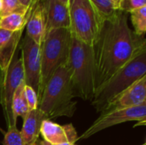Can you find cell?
Returning <instances> with one entry per match:
<instances>
[{"mask_svg":"<svg viewBox=\"0 0 146 145\" xmlns=\"http://www.w3.org/2000/svg\"><path fill=\"white\" fill-rule=\"evenodd\" d=\"M18 54L5 68L0 70V105L8 128L16 126L12 114V99L17 88L25 83L22 60Z\"/></svg>","mask_w":146,"mask_h":145,"instance_id":"obj_7","label":"cell"},{"mask_svg":"<svg viewBox=\"0 0 146 145\" xmlns=\"http://www.w3.org/2000/svg\"><path fill=\"white\" fill-rule=\"evenodd\" d=\"M28 13H12L5 16H0V28L15 32L22 31L26 26Z\"/></svg>","mask_w":146,"mask_h":145,"instance_id":"obj_15","label":"cell"},{"mask_svg":"<svg viewBox=\"0 0 146 145\" xmlns=\"http://www.w3.org/2000/svg\"><path fill=\"white\" fill-rule=\"evenodd\" d=\"M145 75L146 48H145L95 92L91 100L92 105L98 112L102 113L112 100Z\"/></svg>","mask_w":146,"mask_h":145,"instance_id":"obj_4","label":"cell"},{"mask_svg":"<svg viewBox=\"0 0 146 145\" xmlns=\"http://www.w3.org/2000/svg\"><path fill=\"white\" fill-rule=\"evenodd\" d=\"M112 1H113V3H115V7L117 8V9L119 10V5H120V3H121V0H112Z\"/></svg>","mask_w":146,"mask_h":145,"instance_id":"obj_26","label":"cell"},{"mask_svg":"<svg viewBox=\"0 0 146 145\" xmlns=\"http://www.w3.org/2000/svg\"><path fill=\"white\" fill-rule=\"evenodd\" d=\"M131 14V21L133 26V32L139 35L144 37L146 32V6L135 9Z\"/></svg>","mask_w":146,"mask_h":145,"instance_id":"obj_17","label":"cell"},{"mask_svg":"<svg viewBox=\"0 0 146 145\" xmlns=\"http://www.w3.org/2000/svg\"><path fill=\"white\" fill-rule=\"evenodd\" d=\"M71 32L68 28H56L46 32L41 44V75L38 99L56 69L67 63L71 45Z\"/></svg>","mask_w":146,"mask_h":145,"instance_id":"obj_5","label":"cell"},{"mask_svg":"<svg viewBox=\"0 0 146 145\" xmlns=\"http://www.w3.org/2000/svg\"><path fill=\"white\" fill-rule=\"evenodd\" d=\"M15 32L0 28V53L6 48L11 41Z\"/></svg>","mask_w":146,"mask_h":145,"instance_id":"obj_23","label":"cell"},{"mask_svg":"<svg viewBox=\"0 0 146 145\" xmlns=\"http://www.w3.org/2000/svg\"><path fill=\"white\" fill-rule=\"evenodd\" d=\"M20 48L21 50V57L24 70L25 85L32 87L38 96L41 75V46L27 35H25Z\"/></svg>","mask_w":146,"mask_h":145,"instance_id":"obj_9","label":"cell"},{"mask_svg":"<svg viewBox=\"0 0 146 145\" xmlns=\"http://www.w3.org/2000/svg\"><path fill=\"white\" fill-rule=\"evenodd\" d=\"M67 65L75 97L92 100L95 94L93 47L72 36Z\"/></svg>","mask_w":146,"mask_h":145,"instance_id":"obj_3","label":"cell"},{"mask_svg":"<svg viewBox=\"0 0 146 145\" xmlns=\"http://www.w3.org/2000/svg\"><path fill=\"white\" fill-rule=\"evenodd\" d=\"M59 2H61L62 3H63V4H65V5H67L68 6V0H58Z\"/></svg>","mask_w":146,"mask_h":145,"instance_id":"obj_27","label":"cell"},{"mask_svg":"<svg viewBox=\"0 0 146 145\" xmlns=\"http://www.w3.org/2000/svg\"><path fill=\"white\" fill-rule=\"evenodd\" d=\"M25 83H22L15 91L12 99V114L13 119L17 123V118L21 117L24 119L29 112L27 103L24 93Z\"/></svg>","mask_w":146,"mask_h":145,"instance_id":"obj_16","label":"cell"},{"mask_svg":"<svg viewBox=\"0 0 146 145\" xmlns=\"http://www.w3.org/2000/svg\"><path fill=\"white\" fill-rule=\"evenodd\" d=\"M46 18V32L56 28L70 27L69 12L67 5L58 0H41Z\"/></svg>","mask_w":146,"mask_h":145,"instance_id":"obj_12","label":"cell"},{"mask_svg":"<svg viewBox=\"0 0 146 145\" xmlns=\"http://www.w3.org/2000/svg\"><path fill=\"white\" fill-rule=\"evenodd\" d=\"M71 35L93 46L96 43L104 17L91 0H68Z\"/></svg>","mask_w":146,"mask_h":145,"instance_id":"obj_6","label":"cell"},{"mask_svg":"<svg viewBox=\"0 0 146 145\" xmlns=\"http://www.w3.org/2000/svg\"><path fill=\"white\" fill-rule=\"evenodd\" d=\"M35 145H40V144H38V143H36V144Z\"/></svg>","mask_w":146,"mask_h":145,"instance_id":"obj_29","label":"cell"},{"mask_svg":"<svg viewBox=\"0 0 146 145\" xmlns=\"http://www.w3.org/2000/svg\"><path fill=\"white\" fill-rule=\"evenodd\" d=\"M20 1V3L24 6V7H26L29 11H30V9L39 1V0H19Z\"/></svg>","mask_w":146,"mask_h":145,"instance_id":"obj_24","label":"cell"},{"mask_svg":"<svg viewBox=\"0 0 146 145\" xmlns=\"http://www.w3.org/2000/svg\"><path fill=\"white\" fill-rule=\"evenodd\" d=\"M3 145H25L21 132L16 126L8 128V132L4 134Z\"/></svg>","mask_w":146,"mask_h":145,"instance_id":"obj_20","label":"cell"},{"mask_svg":"<svg viewBox=\"0 0 146 145\" xmlns=\"http://www.w3.org/2000/svg\"><path fill=\"white\" fill-rule=\"evenodd\" d=\"M40 134L44 141L54 145L74 144L79 139L76 130L72 124L60 126L50 120L42 121Z\"/></svg>","mask_w":146,"mask_h":145,"instance_id":"obj_11","label":"cell"},{"mask_svg":"<svg viewBox=\"0 0 146 145\" xmlns=\"http://www.w3.org/2000/svg\"><path fill=\"white\" fill-rule=\"evenodd\" d=\"M2 0H0V10H1V8H2Z\"/></svg>","mask_w":146,"mask_h":145,"instance_id":"obj_28","label":"cell"},{"mask_svg":"<svg viewBox=\"0 0 146 145\" xmlns=\"http://www.w3.org/2000/svg\"><path fill=\"white\" fill-rule=\"evenodd\" d=\"M38 144L40 145H54V144H49V143H47V142H45V141H44V140H42V141H38ZM74 144H69V143H67V144H56V145H72Z\"/></svg>","mask_w":146,"mask_h":145,"instance_id":"obj_25","label":"cell"},{"mask_svg":"<svg viewBox=\"0 0 146 145\" xmlns=\"http://www.w3.org/2000/svg\"><path fill=\"white\" fill-rule=\"evenodd\" d=\"M146 103V75L112 100L101 113L137 107Z\"/></svg>","mask_w":146,"mask_h":145,"instance_id":"obj_10","label":"cell"},{"mask_svg":"<svg viewBox=\"0 0 146 145\" xmlns=\"http://www.w3.org/2000/svg\"><path fill=\"white\" fill-rule=\"evenodd\" d=\"M68 67L66 64L59 67L45 85L38 101V110L44 120L57 117H72L76 109V102Z\"/></svg>","mask_w":146,"mask_h":145,"instance_id":"obj_2","label":"cell"},{"mask_svg":"<svg viewBox=\"0 0 146 145\" xmlns=\"http://www.w3.org/2000/svg\"><path fill=\"white\" fill-rule=\"evenodd\" d=\"M72 145H75V144H72Z\"/></svg>","mask_w":146,"mask_h":145,"instance_id":"obj_31","label":"cell"},{"mask_svg":"<svg viewBox=\"0 0 146 145\" xmlns=\"http://www.w3.org/2000/svg\"><path fill=\"white\" fill-rule=\"evenodd\" d=\"M26 28V35L32 38L35 43L41 45L46 33L45 11L41 0L30 9Z\"/></svg>","mask_w":146,"mask_h":145,"instance_id":"obj_13","label":"cell"},{"mask_svg":"<svg viewBox=\"0 0 146 145\" xmlns=\"http://www.w3.org/2000/svg\"><path fill=\"white\" fill-rule=\"evenodd\" d=\"M145 6L146 0H121L119 5V10L130 13Z\"/></svg>","mask_w":146,"mask_h":145,"instance_id":"obj_21","label":"cell"},{"mask_svg":"<svg viewBox=\"0 0 146 145\" xmlns=\"http://www.w3.org/2000/svg\"><path fill=\"white\" fill-rule=\"evenodd\" d=\"M92 3L98 9L104 19L114 15L117 11V8L112 0H91Z\"/></svg>","mask_w":146,"mask_h":145,"instance_id":"obj_19","label":"cell"},{"mask_svg":"<svg viewBox=\"0 0 146 145\" xmlns=\"http://www.w3.org/2000/svg\"><path fill=\"white\" fill-rule=\"evenodd\" d=\"M128 13L118 10L104 20L94 44L95 92L140 50L146 48L145 37L137 35L128 26Z\"/></svg>","mask_w":146,"mask_h":145,"instance_id":"obj_1","label":"cell"},{"mask_svg":"<svg viewBox=\"0 0 146 145\" xmlns=\"http://www.w3.org/2000/svg\"><path fill=\"white\" fill-rule=\"evenodd\" d=\"M44 120L43 115L38 109L29 111L27 116L23 119V125L21 132L25 145L36 144L40 135L41 123Z\"/></svg>","mask_w":146,"mask_h":145,"instance_id":"obj_14","label":"cell"},{"mask_svg":"<svg viewBox=\"0 0 146 145\" xmlns=\"http://www.w3.org/2000/svg\"><path fill=\"white\" fill-rule=\"evenodd\" d=\"M24 93H25V97H26V100H27V103L29 111L38 109V96H37L36 91L32 87L25 85Z\"/></svg>","mask_w":146,"mask_h":145,"instance_id":"obj_22","label":"cell"},{"mask_svg":"<svg viewBox=\"0 0 146 145\" xmlns=\"http://www.w3.org/2000/svg\"><path fill=\"white\" fill-rule=\"evenodd\" d=\"M0 16H5L12 13H28L29 10L24 7L19 0H2Z\"/></svg>","mask_w":146,"mask_h":145,"instance_id":"obj_18","label":"cell"},{"mask_svg":"<svg viewBox=\"0 0 146 145\" xmlns=\"http://www.w3.org/2000/svg\"><path fill=\"white\" fill-rule=\"evenodd\" d=\"M142 145H146V144H145H145H142Z\"/></svg>","mask_w":146,"mask_h":145,"instance_id":"obj_30","label":"cell"},{"mask_svg":"<svg viewBox=\"0 0 146 145\" xmlns=\"http://www.w3.org/2000/svg\"><path fill=\"white\" fill-rule=\"evenodd\" d=\"M127 121H139V124L136 126L145 125L146 103L137 107L113 110L101 114L93 124H92V126L81 135L80 138H88L106 128Z\"/></svg>","mask_w":146,"mask_h":145,"instance_id":"obj_8","label":"cell"}]
</instances>
